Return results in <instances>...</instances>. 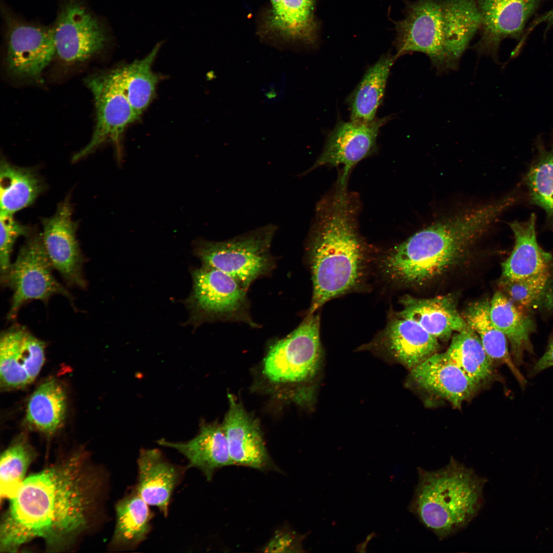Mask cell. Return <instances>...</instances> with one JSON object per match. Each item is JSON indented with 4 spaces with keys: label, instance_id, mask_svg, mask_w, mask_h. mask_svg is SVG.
I'll use <instances>...</instances> for the list:
<instances>
[{
    "label": "cell",
    "instance_id": "6da1fadb",
    "mask_svg": "<svg viewBox=\"0 0 553 553\" xmlns=\"http://www.w3.org/2000/svg\"><path fill=\"white\" fill-rule=\"evenodd\" d=\"M96 485L78 454L25 479L1 523V551L35 538L52 548L69 542L88 524Z\"/></svg>",
    "mask_w": 553,
    "mask_h": 553
},
{
    "label": "cell",
    "instance_id": "7a4b0ae2",
    "mask_svg": "<svg viewBox=\"0 0 553 553\" xmlns=\"http://www.w3.org/2000/svg\"><path fill=\"white\" fill-rule=\"evenodd\" d=\"M356 209L346 187L339 185L317 204L306 249L313 285L309 314L356 289L364 280L367 255Z\"/></svg>",
    "mask_w": 553,
    "mask_h": 553
},
{
    "label": "cell",
    "instance_id": "3957f363",
    "mask_svg": "<svg viewBox=\"0 0 553 553\" xmlns=\"http://www.w3.org/2000/svg\"><path fill=\"white\" fill-rule=\"evenodd\" d=\"M507 208L503 200L472 209L415 232L385 254L384 277L394 284L420 285L441 274Z\"/></svg>",
    "mask_w": 553,
    "mask_h": 553
},
{
    "label": "cell",
    "instance_id": "277c9868",
    "mask_svg": "<svg viewBox=\"0 0 553 553\" xmlns=\"http://www.w3.org/2000/svg\"><path fill=\"white\" fill-rule=\"evenodd\" d=\"M410 511L440 539L465 528L483 504L485 478L455 459L436 471L418 468Z\"/></svg>",
    "mask_w": 553,
    "mask_h": 553
},
{
    "label": "cell",
    "instance_id": "5b68a950",
    "mask_svg": "<svg viewBox=\"0 0 553 553\" xmlns=\"http://www.w3.org/2000/svg\"><path fill=\"white\" fill-rule=\"evenodd\" d=\"M395 58L413 52L427 55L437 73L458 68L460 59L448 34L443 0H416L407 4L405 18L395 22Z\"/></svg>",
    "mask_w": 553,
    "mask_h": 553
},
{
    "label": "cell",
    "instance_id": "8992f818",
    "mask_svg": "<svg viewBox=\"0 0 553 553\" xmlns=\"http://www.w3.org/2000/svg\"><path fill=\"white\" fill-rule=\"evenodd\" d=\"M278 228L269 224L224 241L197 239L193 253L202 265L228 274L246 289L271 269L270 249Z\"/></svg>",
    "mask_w": 553,
    "mask_h": 553
},
{
    "label": "cell",
    "instance_id": "52a82bcc",
    "mask_svg": "<svg viewBox=\"0 0 553 553\" xmlns=\"http://www.w3.org/2000/svg\"><path fill=\"white\" fill-rule=\"evenodd\" d=\"M21 246L14 262L2 283L13 291L8 321L16 318L20 308L32 300L47 303L54 295L67 297L72 304L73 297L54 276V269L42 243L41 233L32 232Z\"/></svg>",
    "mask_w": 553,
    "mask_h": 553
},
{
    "label": "cell",
    "instance_id": "ba28073f",
    "mask_svg": "<svg viewBox=\"0 0 553 553\" xmlns=\"http://www.w3.org/2000/svg\"><path fill=\"white\" fill-rule=\"evenodd\" d=\"M321 356L319 315L308 313L296 329L270 347L263 371L275 383L303 382L315 375Z\"/></svg>",
    "mask_w": 553,
    "mask_h": 553
},
{
    "label": "cell",
    "instance_id": "9c48e42d",
    "mask_svg": "<svg viewBox=\"0 0 553 553\" xmlns=\"http://www.w3.org/2000/svg\"><path fill=\"white\" fill-rule=\"evenodd\" d=\"M192 290L184 303L188 324L197 326L217 320L234 318L245 311L246 289L234 278L202 265L192 271Z\"/></svg>",
    "mask_w": 553,
    "mask_h": 553
},
{
    "label": "cell",
    "instance_id": "30bf717a",
    "mask_svg": "<svg viewBox=\"0 0 553 553\" xmlns=\"http://www.w3.org/2000/svg\"><path fill=\"white\" fill-rule=\"evenodd\" d=\"M86 84L94 100L96 124L90 142L74 155L73 162L91 154L106 142L118 145L126 127L139 118L124 93L117 68L91 76Z\"/></svg>",
    "mask_w": 553,
    "mask_h": 553
},
{
    "label": "cell",
    "instance_id": "8fae6325",
    "mask_svg": "<svg viewBox=\"0 0 553 553\" xmlns=\"http://www.w3.org/2000/svg\"><path fill=\"white\" fill-rule=\"evenodd\" d=\"M52 29L55 54L69 63L89 59L100 52L108 41L101 23L78 0L62 5Z\"/></svg>",
    "mask_w": 553,
    "mask_h": 553
},
{
    "label": "cell",
    "instance_id": "7c38bea8",
    "mask_svg": "<svg viewBox=\"0 0 553 553\" xmlns=\"http://www.w3.org/2000/svg\"><path fill=\"white\" fill-rule=\"evenodd\" d=\"M390 119L386 116L369 122L339 121L328 135L320 156L305 173L322 166H341L338 184L346 187L352 168L375 151L379 130Z\"/></svg>",
    "mask_w": 553,
    "mask_h": 553
},
{
    "label": "cell",
    "instance_id": "4fadbf2b",
    "mask_svg": "<svg viewBox=\"0 0 553 553\" xmlns=\"http://www.w3.org/2000/svg\"><path fill=\"white\" fill-rule=\"evenodd\" d=\"M72 206L68 196L50 217L41 219L42 243L53 268L69 286L85 289L83 257L76 237L77 223L72 218Z\"/></svg>",
    "mask_w": 553,
    "mask_h": 553
},
{
    "label": "cell",
    "instance_id": "5bb4252c",
    "mask_svg": "<svg viewBox=\"0 0 553 553\" xmlns=\"http://www.w3.org/2000/svg\"><path fill=\"white\" fill-rule=\"evenodd\" d=\"M6 63L9 72L38 80L55 54L52 28L7 19Z\"/></svg>",
    "mask_w": 553,
    "mask_h": 553
},
{
    "label": "cell",
    "instance_id": "9a60e30c",
    "mask_svg": "<svg viewBox=\"0 0 553 553\" xmlns=\"http://www.w3.org/2000/svg\"><path fill=\"white\" fill-rule=\"evenodd\" d=\"M45 343L26 328L15 325L0 338L1 389L24 388L39 374L45 361Z\"/></svg>",
    "mask_w": 553,
    "mask_h": 553
},
{
    "label": "cell",
    "instance_id": "2e32d148",
    "mask_svg": "<svg viewBox=\"0 0 553 553\" xmlns=\"http://www.w3.org/2000/svg\"><path fill=\"white\" fill-rule=\"evenodd\" d=\"M543 0H476L481 16L480 38L475 48L495 58L500 42L519 39L525 26Z\"/></svg>",
    "mask_w": 553,
    "mask_h": 553
},
{
    "label": "cell",
    "instance_id": "e0dca14e",
    "mask_svg": "<svg viewBox=\"0 0 553 553\" xmlns=\"http://www.w3.org/2000/svg\"><path fill=\"white\" fill-rule=\"evenodd\" d=\"M373 345L410 370L419 365L439 348L438 339L416 322L392 315Z\"/></svg>",
    "mask_w": 553,
    "mask_h": 553
},
{
    "label": "cell",
    "instance_id": "ac0fdd59",
    "mask_svg": "<svg viewBox=\"0 0 553 553\" xmlns=\"http://www.w3.org/2000/svg\"><path fill=\"white\" fill-rule=\"evenodd\" d=\"M223 423L232 464L266 468L270 458L258 422L231 394Z\"/></svg>",
    "mask_w": 553,
    "mask_h": 553
},
{
    "label": "cell",
    "instance_id": "d6986e66",
    "mask_svg": "<svg viewBox=\"0 0 553 553\" xmlns=\"http://www.w3.org/2000/svg\"><path fill=\"white\" fill-rule=\"evenodd\" d=\"M410 371L411 378L418 387L457 408L471 396L477 385L445 353L434 354Z\"/></svg>",
    "mask_w": 553,
    "mask_h": 553
},
{
    "label": "cell",
    "instance_id": "ffe728a7",
    "mask_svg": "<svg viewBox=\"0 0 553 553\" xmlns=\"http://www.w3.org/2000/svg\"><path fill=\"white\" fill-rule=\"evenodd\" d=\"M137 464L136 490L148 505L156 506L167 516L171 496L184 470L168 462L156 449L141 450Z\"/></svg>",
    "mask_w": 553,
    "mask_h": 553
},
{
    "label": "cell",
    "instance_id": "44dd1931",
    "mask_svg": "<svg viewBox=\"0 0 553 553\" xmlns=\"http://www.w3.org/2000/svg\"><path fill=\"white\" fill-rule=\"evenodd\" d=\"M157 442L183 455L188 460L187 467L197 468L208 480L217 469L232 464L224 429L216 422L202 424L198 434L188 441L172 442L160 439Z\"/></svg>",
    "mask_w": 553,
    "mask_h": 553
},
{
    "label": "cell",
    "instance_id": "7402d4cb",
    "mask_svg": "<svg viewBox=\"0 0 553 553\" xmlns=\"http://www.w3.org/2000/svg\"><path fill=\"white\" fill-rule=\"evenodd\" d=\"M536 219L532 214L525 221L509 223L515 245L509 257L502 263L501 278L518 280L553 268V256L544 251L537 242Z\"/></svg>",
    "mask_w": 553,
    "mask_h": 553
},
{
    "label": "cell",
    "instance_id": "603a6c76",
    "mask_svg": "<svg viewBox=\"0 0 553 553\" xmlns=\"http://www.w3.org/2000/svg\"><path fill=\"white\" fill-rule=\"evenodd\" d=\"M402 308L397 313L411 319L438 339H449L454 332L467 326L464 317L457 310L454 299L450 295L429 299L405 296Z\"/></svg>",
    "mask_w": 553,
    "mask_h": 553
},
{
    "label": "cell",
    "instance_id": "cb8c5ba5",
    "mask_svg": "<svg viewBox=\"0 0 553 553\" xmlns=\"http://www.w3.org/2000/svg\"><path fill=\"white\" fill-rule=\"evenodd\" d=\"M490 315L496 327L506 337L513 359L519 366L526 353L533 352L530 336L535 324L530 312L518 306L502 291L496 292L490 301Z\"/></svg>",
    "mask_w": 553,
    "mask_h": 553
},
{
    "label": "cell",
    "instance_id": "d4e9b609",
    "mask_svg": "<svg viewBox=\"0 0 553 553\" xmlns=\"http://www.w3.org/2000/svg\"><path fill=\"white\" fill-rule=\"evenodd\" d=\"M67 396L60 382L49 378L35 389L28 400L26 422L29 427L50 436L62 426L67 412Z\"/></svg>",
    "mask_w": 553,
    "mask_h": 553
},
{
    "label": "cell",
    "instance_id": "484cf974",
    "mask_svg": "<svg viewBox=\"0 0 553 553\" xmlns=\"http://www.w3.org/2000/svg\"><path fill=\"white\" fill-rule=\"evenodd\" d=\"M390 54L382 55L366 71L360 81L347 98L350 120L369 122L376 118L384 95L390 69L396 61Z\"/></svg>",
    "mask_w": 553,
    "mask_h": 553
},
{
    "label": "cell",
    "instance_id": "4316f807",
    "mask_svg": "<svg viewBox=\"0 0 553 553\" xmlns=\"http://www.w3.org/2000/svg\"><path fill=\"white\" fill-rule=\"evenodd\" d=\"M45 185L32 168L10 163L5 158L0 163L1 211L13 215L32 204Z\"/></svg>",
    "mask_w": 553,
    "mask_h": 553
},
{
    "label": "cell",
    "instance_id": "83f0119b",
    "mask_svg": "<svg viewBox=\"0 0 553 553\" xmlns=\"http://www.w3.org/2000/svg\"><path fill=\"white\" fill-rule=\"evenodd\" d=\"M464 318L468 326L478 335L489 357L494 361L507 366L521 387L526 380L512 359L505 335L492 322L490 315V301L482 300L472 303L465 312Z\"/></svg>",
    "mask_w": 553,
    "mask_h": 553
},
{
    "label": "cell",
    "instance_id": "f1b7e54d",
    "mask_svg": "<svg viewBox=\"0 0 553 553\" xmlns=\"http://www.w3.org/2000/svg\"><path fill=\"white\" fill-rule=\"evenodd\" d=\"M148 505L136 489L118 501L113 539L115 546L133 549L146 539L153 517Z\"/></svg>",
    "mask_w": 553,
    "mask_h": 553
},
{
    "label": "cell",
    "instance_id": "f546056e",
    "mask_svg": "<svg viewBox=\"0 0 553 553\" xmlns=\"http://www.w3.org/2000/svg\"><path fill=\"white\" fill-rule=\"evenodd\" d=\"M160 45H157L144 58L117 68L120 81L133 110L140 116L152 101L159 81L152 66Z\"/></svg>",
    "mask_w": 553,
    "mask_h": 553
},
{
    "label": "cell",
    "instance_id": "4dcf8cb0",
    "mask_svg": "<svg viewBox=\"0 0 553 553\" xmlns=\"http://www.w3.org/2000/svg\"><path fill=\"white\" fill-rule=\"evenodd\" d=\"M448 358L457 365L477 385L493 373V361L486 353L477 333L468 325L452 338L445 352Z\"/></svg>",
    "mask_w": 553,
    "mask_h": 553
},
{
    "label": "cell",
    "instance_id": "1f68e13d",
    "mask_svg": "<svg viewBox=\"0 0 553 553\" xmlns=\"http://www.w3.org/2000/svg\"><path fill=\"white\" fill-rule=\"evenodd\" d=\"M502 291L514 304L530 312L553 308V268L518 280L501 278Z\"/></svg>",
    "mask_w": 553,
    "mask_h": 553
},
{
    "label": "cell",
    "instance_id": "d6a6232c",
    "mask_svg": "<svg viewBox=\"0 0 553 553\" xmlns=\"http://www.w3.org/2000/svg\"><path fill=\"white\" fill-rule=\"evenodd\" d=\"M314 0H281L272 10L271 26L287 36L307 44L316 41Z\"/></svg>",
    "mask_w": 553,
    "mask_h": 553
},
{
    "label": "cell",
    "instance_id": "836d02e7",
    "mask_svg": "<svg viewBox=\"0 0 553 553\" xmlns=\"http://www.w3.org/2000/svg\"><path fill=\"white\" fill-rule=\"evenodd\" d=\"M549 148L541 145L525 178L531 202L545 211L553 224V134Z\"/></svg>",
    "mask_w": 553,
    "mask_h": 553
},
{
    "label": "cell",
    "instance_id": "e575fe53",
    "mask_svg": "<svg viewBox=\"0 0 553 553\" xmlns=\"http://www.w3.org/2000/svg\"><path fill=\"white\" fill-rule=\"evenodd\" d=\"M34 457V451L24 437L16 439L2 453L0 462L1 498L12 497L25 480Z\"/></svg>",
    "mask_w": 553,
    "mask_h": 553
},
{
    "label": "cell",
    "instance_id": "d590c367",
    "mask_svg": "<svg viewBox=\"0 0 553 553\" xmlns=\"http://www.w3.org/2000/svg\"><path fill=\"white\" fill-rule=\"evenodd\" d=\"M32 233L28 226L16 221L13 215L0 212V271L1 282L6 278L11 267V254L17 239Z\"/></svg>",
    "mask_w": 553,
    "mask_h": 553
},
{
    "label": "cell",
    "instance_id": "8d00e7d4",
    "mask_svg": "<svg viewBox=\"0 0 553 553\" xmlns=\"http://www.w3.org/2000/svg\"><path fill=\"white\" fill-rule=\"evenodd\" d=\"M299 540L292 533L279 531L271 539L264 548L267 552L296 551L300 549Z\"/></svg>",
    "mask_w": 553,
    "mask_h": 553
},
{
    "label": "cell",
    "instance_id": "74e56055",
    "mask_svg": "<svg viewBox=\"0 0 553 553\" xmlns=\"http://www.w3.org/2000/svg\"><path fill=\"white\" fill-rule=\"evenodd\" d=\"M553 366V331L550 334L547 346L542 356L535 363L530 369V375L533 376Z\"/></svg>",
    "mask_w": 553,
    "mask_h": 553
},
{
    "label": "cell",
    "instance_id": "f35d334b",
    "mask_svg": "<svg viewBox=\"0 0 553 553\" xmlns=\"http://www.w3.org/2000/svg\"><path fill=\"white\" fill-rule=\"evenodd\" d=\"M545 23L547 25L546 29H548L551 26L553 25V8L549 10L548 11L539 16L537 18L534 20V21L531 24L530 27L527 29L525 34L522 37V39L520 41V44L522 45L524 42L525 38L533 30L537 27L540 24Z\"/></svg>",
    "mask_w": 553,
    "mask_h": 553
},
{
    "label": "cell",
    "instance_id": "ab89813d",
    "mask_svg": "<svg viewBox=\"0 0 553 553\" xmlns=\"http://www.w3.org/2000/svg\"><path fill=\"white\" fill-rule=\"evenodd\" d=\"M281 0H270L272 5V10L277 8Z\"/></svg>",
    "mask_w": 553,
    "mask_h": 553
}]
</instances>
